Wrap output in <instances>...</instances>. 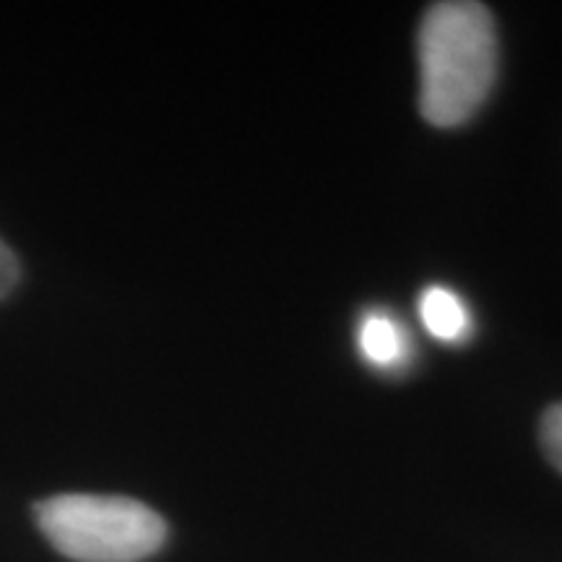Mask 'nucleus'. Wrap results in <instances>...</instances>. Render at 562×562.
Masks as SVG:
<instances>
[{
	"mask_svg": "<svg viewBox=\"0 0 562 562\" xmlns=\"http://www.w3.org/2000/svg\"><path fill=\"white\" fill-rule=\"evenodd\" d=\"M419 318L427 334L438 341L461 344L472 334V313L467 302L448 286L432 284L419 294Z\"/></svg>",
	"mask_w": 562,
	"mask_h": 562,
	"instance_id": "20e7f679",
	"label": "nucleus"
},
{
	"mask_svg": "<svg viewBox=\"0 0 562 562\" xmlns=\"http://www.w3.org/2000/svg\"><path fill=\"white\" fill-rule=\"evenodd\" d=\"M539 440H542L544 456L552 467L562 472V402L550 406L539 422Z\"/></svg>",
	"mask_w": 562,
	"mask_h": 562,
	"instance_id": "39448f33",
	"label": "nucleus"
},
{
	"mask_svg": "<svg viewBox=\"0 0 562 562\" xmlns=\"http://www.w3.org/2000/svg\"><path fill=\"white\" fill-rule=\"evenodd\" d=\"M419 110L435 128H459L497 76V34L487 5L446 0L427 9L419 37Z\"/></svg>",
	"mask_w": 562,
	"mask_h": 562,
	"instance_id": "f257e3e1",
	"label": "nucleus"
},
{
	"mask_svg": "<svg viewBox=\"0 0 562 562\" xmlns=\"http://www.w3.org/2000/svg\"><path fill=\"white\" fill-rule=\"evenodd\" d=\"M40 531L76 562H140L167 542V524L149 505L121 495H55L34 505Z\"/></svg>",
	"mask_w": 562,
	"mask_h": 562,
	"instance_id": "f03ea898",
	"label": "nucleus"
},
{
	"mask_svg": "<svg viewBox=\"0 0 562 562\" xmlns=\"http://www.w3.org/2000/svg\"><path fill=\"white\" fill-rule=\"evenodd\" d=\"M357 349L370 368L398 370L409 362V336L389 313H364L357 326Z\"/></svg>",
	"mask_w": 562,
	"mask_h": 562,
	"instance_id": "7ed1b4c3",
	"label": "nucleus"
},
{
	"mask_svg": "<svg viewBox=\"0 0 562 562\" xmlns=\"http://www.w3.org/2000/svg\"><path fill=\"white\" fill-rule=\"evenodd\" d=\"M19 273L21 269H19L16 252L0 240V300H5L13 292V286H16L19 281Z\"/></svg>",
	"mask_w": 562,
	"mask_h": 562,
	"instance_id": "423d86ee",
	"label": "nucleus"
}]
</instances>
